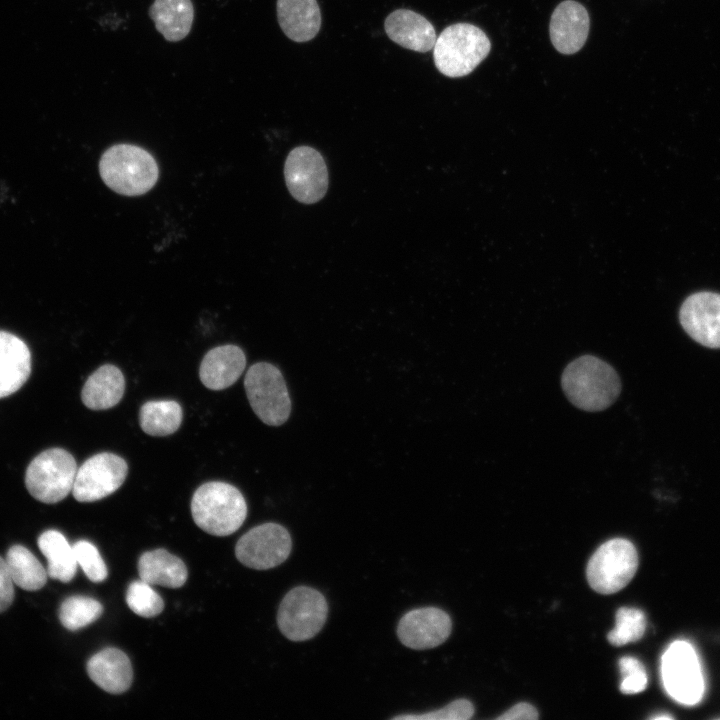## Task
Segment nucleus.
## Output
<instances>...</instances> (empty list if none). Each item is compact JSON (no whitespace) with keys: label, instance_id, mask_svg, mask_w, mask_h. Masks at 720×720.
<instances>
[{"label":"nucleus","instance_id":"1","mask_svg":"<svg viewBox=\"0 0 720 720\" xmlns=\"http://www.w3.org/2000/svg\"><path fill=\"white\" fill-rule=\"evenodd\" d=\"M561 385L568 400L588 412L610 407L622 387L614 368L593 355H583L570 362L562 373Z\"/></svg>","mask_w":720,"mask_h":720},{"label":"nucleus","instance_id":"2","mask_svg":"<svg viewBox=\"0 0 720 720\" xmlns=\"http://www.w3.org/2000/svg\"><path fill=\"white\" fill-rule=\"evenodd\" d=\"M99 173L104 183L116 193L139 196L154 187L159 168L154 157L140 146L116 144L102 154Z\"/></svg>","mask_w":720,"mask_h":720},{"label":"nucleus","instance_id":"3","mask_svg":"<svg viewBox=\"0 0 720 720\" xmlns=\"http://www.w3.org/2000/svg\"><path fill=\"white\" fill-rule=\"evenodd\" d=\"M191 514L203 531L215 536H228L236 532L246 519L247 504L236 487L212 481L194 492Z\"/></svg>","mask_w":720,"mask_h":720},{"label":"nucleus","instance_id":"4","mask_svg":"<svg viewBox=\"0 0 720 720\" xmlns=\"http://www.w3.org/2000/svg\"><path fill=\"white\" fill-rule=\"evenodd\" d=\"M491 42L479 27L455 23L446 27L433 47L438 71L450 78L470 74L489 54Z\"/></svg>","mask_w":720,"mask_h":720},{"label":"nucleus","instance_id":"5","mask_svg":"<svg viewBox=\"0 0 720 720\" xmlns=\"http://www.w3.org/2000/svg\"><path fill=\"white\" fill-rule=\"evenodd\" d=\"M77 469L76 461L68 451L61 448L47 449L28 465L26 488L38 501L57 503L72 492Z\"/></svg>","mask_w":720,"mask_h":720},{"label":"nucleus","instance_id":"6","mask_svg":"<svg viewBox=\"0 0 720 720\" xmlns=\"http://www.w3.org/2000/svg\"><path fill=\"white\" fill-rule=\"evenodd\" d=\"M661 676L665 691L676 702L692 706L702 700L704 676L696 650L689 642L676 640L668 646L661 659Z\"/></svg>","mask_w":720,"mask_h":720},{"label":"nucleus","instance_id":"7","mask_svg":"<svg viewBox=\"0 0 720 720\" xmlns=\"http://www.w3.org/2000/svg\"><path fill=\"white\" fill-rule=\"evenodd\" d=\"M244 387L254 413L262 422L280 426L287 421L291 401L277 367L267 362L253 364L246 373Z\"/></svg>","mask_w":720,"mask_h":720},{"label":"nucleus","instance_id":"8","mask_svg":"<svg viewBox=\"0 0 720 720\" xmlns=\"http://www.w3.org/2000/svg\"><path fill=\"white\" fill-rule=\"evenodd\" d=\"M327 614L328 604L321 592L312 587L297 586L282 599L277 624L289 640L305 641L322 629Z\"/></svg>","mask_w":720,"mask_h":720},{"label":"nucleus","instance_id":"9","mask_svg":"<svg viewBox=\"0 0 720 720\" xmlns=\"http://www.w3.org/2000/svg\"><path fill=\"white\" fill-rule=\"evenodd\" d=\"M638 568L635 546L622 538L602 544L587 565V580L591 588L601 594H613L623 589Z\"/></svg>","mask_w":720,"mask_h":720},{"label":"nucleus","instance_id":"10","mask_svg":"<svg viewBox=\"0 0 720 720\" xmlns=\"http://www.w3.org/2000/svg\"><path fill=\"white\" fill-rule=\"evenodd\" d=\"M289 532L277 523H264L245 533L235 546V555L244 566L267 570L283 563L290 555Z\"/></svg>","mask_w":720,"mask_h":720},{"label":"nucleus","instance_id":"11","mask_svg":"<svg viewBox=\"0 0 720 720\" xmlns=\"http://www.w3.org/2000/svg\"><path fill=\"white\" fill-rule=\"evenodd\" d=\"M284 177L291 195L299 202L313 204L328 188V171L322 155L310 146H298L288 154Z\"/></svg>","mask_w":720,"mask_h":720},{"label":"nucleus","instance_id":"12","mask_svg":"<svg viewBox=\"0 0 720 720\" xmlns=\"http://www.w3.org/2000/svg\"><path fill=\"white\" fill-rule=\"evenodd\" d=\"M127 473L122 457L109 452L95 454L77 469L72 494L79 502L103 499L120 488Z\"/></svg>","mask_w":720,"mask_h":720},{"label":"nucleus","instance_id":"13","mask_svg":"<svg viewBox=\"0 0 720 720\" xmlns=\"http://www.w3.org/2000/svg\"><path fill=\"white\" fill-rule=\"evenodd\" d=\"M452 630L450 616L437 607L417 608L399 621L397 636L408 648L424 650L444 643Z\"/></svg>","mask_w":720,"mask_h":720},{"label":"nucleus","instance_id":"14","mask_svg":"<svg viewBox=\"0 0 720 720\" xmlns=\"http://www.w3.org/2000/svg\"><path fill=\"white\" fill-rule=\"evenodd\" d=\"M679 318L693 340L708 348H720V294L703 291L688 296Z\"/></svg>","mask_w":720,"mask_h":720},{"label":"nucleus","instance_id":"15","mask_svg":"<svg viewBox=\"0 0 720 720\" xmlns=\"http://www.w3.org/2000/svg\"><path fill=\"white\" fill-rule=\"evenodd\" d=\"M589 29L590 17L586 8L577 1L565 0L551 15L550 40L561 54H574L584 46Z\"/></svg>","mask_w":720,"mask_h":720},{"label":"nucleus","instance_id":"16","mask_svg":"<svg viewBox=\"0 0 720 720\" xmlns=\"http://www.w3.org/2000/svg\"><path fill=\"white\" fill-rule=\"evenodd\" d=\"M387 36L403 48L425 53L433 49L437 36L431 22L410 9H397L385 19Z\"/></svg>","mask_w":720,"mask_h":720},{"label":"nucleus","instance_id":"17","mask_svg":"<svg viewBox=\"0 0 720 720\" xmlns=\"http://www.w3.org/2000/svg\"><path fill=\"white\" fill-rule=\"evenodd\" d=\"M87 673L97 686L111 694L124 693L133 680L128 656L116 648H106L94 654L87 662Z\"/></svg>","mask_w":720,"mask_h":720},{"label":"nucleus","instance_id":"18","mask_svg":"<svg viewBox=\"0 0 720 720\" xmlns=\"http://www.w3.org/2000/svg\"><path fill=\"white\" fill-rule=\"evenodd\" d=\"M31 373V354L19 337L0 331V398L17 392Z\"/></svg>","mask_w":720,"mask_h":720},{"label":"nucleus","instance_id":"19","mask_svg":"<svg viewBox=\"0 0 720 720\" xmlns=\"http://www.w3.org/2000/svg\"><path fill=\"white\" fill-rule=\"evenodd\" d=\"M245 366V354L238 346H218L204 356L199 368V377L205 387L211 390H223L238 380Z\"/></svg>","mask_w":720,"mask_h":720},{"label":"nucleus","instance_id":"20","mask_svg":"<svg viewBox=\"0 0 720 720\" xmlns=\"http://www.w3.org/2000/svg\"><path fill=\"white\" fill-rule=\"evenodd\" d=\"M277 18L284 34L295 42L312 40L321 27L316 0H277Z\"/></svg>","mask_w":720,"mask_h":720},{"label":"nucleus","instance_id":"21","mask_svg":"<svg viewBox=\"0 0 720 720\" xmlns=\"http://www.w3.org/2000/svg\"><path fill=\"white\" fill-rule=\"evenodd\" d=\"M124 391L125 379L120 369L105 364L88 377L81 391V399L91 410H106L120 402Z\"/></svg>","mask_w":720,"mask_h":720},{"label":"nucleus","instance_id":"22","mask_svg":"<svg viewBox=\"0 0 720 720\" xmlns=\"http://www.w3.org/2000/svg\"><path fill=\"white\" fill-rule=\"evenodd\" d=\"M138 573L148 584L167 588L182 587L188 576L184 562L165 549L143 553L138 561Z\"/></svg>","mask_w":720,"mask_h":720},{"label":"nucleus","instance_id":"23","mask_svg":"<svg viewBox=\"0 0 720 720\" xmlns=\"http://www.w3.org/2000/svg\"><path fill=\"white\" fill-rule=\"evenodd\" d=\"M149 16L167 41L178 42L192 28L193 4L191 0H155L149 8Z\"/></svg>","mask_w":720,"mask_h":720},{"label":"nucleus","instance_id":"24","mask_svg":"<svg viewBox=\"0 0 720 720\" xmlns=\"http://www.w3.org/2000/svg\"><path fill=\"white\" fill-rule=\"evenodd\" d=\"M38 547L47 559V574L61 582H70L77 571L73 546L57 530H47L38 538Z\"/></svg>","mask_w":720,"mask_h":720},{"label":"nucleus","instance_id":"25","mask_svg":"<svg viewBox=\"0 0 720 720\" xmlns=\"http://www.w3.org/2000/svg\"><path fill=\"white\" fill-rule=\"evenodd\" d=\"M14 585L36 591L47 582V570L35 555L22 545L10 547L5 558Z\"/></svg>","mask_w":720,"mask_h":720},{"label":"nucleus","instance_id":"26","mask_svg":"<svg viewBox=\"0 0 720 720\" xmlns=\"http://www.w3.org/2000/svg\"><path fill=\"white\" fill-rule=\"evenodd\" d=\"M183 412L173 400L148 401L139 412L141 429L151 436H167L178 430Z\"/></svg>","mask_w":720,"mask_h":720},{"label":"nucleus","instance_id":"27","mask_svg":"<svg viewBox=\"0 0 720 720\" xmlns=\"http://www.w3.org/2000/svg\"><path fill=\"white\" fill-rule=\"evenodd\" d=\"M103 613L101 603L91 597L71 596L59 608V620L68 630L76 631L96 621Z\"/></svg>","mask_w":720,"mask_h":720},{"label":"nucleus","instance_id":"28","mask_svg":"<svg viewBox=\"0 0 720 720\" xmlns=\"http://www.w3.org/2000/svg\"><path fill=\"white\" fill-rule=\"evenodd\" d=\"M646 630L644 613L636 608L621 607L615 617V627L608 633V641L614 646L636 642Z\"/></svg>","mask_w":720,"mask_h":720},{"label":"nucleus","instance_id":"29","mask_svg":"<svg viewBox=\"0 0 720 720\" xmlns=\"http://www.w3.org/2000/svg\"><path fill=\"white\" fill-rule=\"evenodd\" d=\"M128 607L138 616L152 618L159 615L164 609V602L160 595L143 580L133 581L126 592Z\"/></svg>","mask_w":720,"mask_h":720},{"label":"nucleus","instance_id":"30","mask_svg":"<svg viewBox=\"0 0 720 720\" xmlns=\"http://www.w3.org/2000/svg\"><path fill=\"white\" fill-rule=\"evenodd\" d=\"M73 550L77 564L91 582L100 583L107 578L106 564L96 546L87 540H80L73 545Z\"/></svg>","mask_w":720,"mask_h":720},{"label":"nucleus","instance_id":"31","mask_svg":"<svg viewBox=\"0 0 720 720\" xmlns=\"http://www.w3.org/2000/svg\"><path fill=\"white\" fill-rule=\"evenodd\" d=\"M474 714L472 703L466 699H457L445 707L423 714H404L393 717L401 720H467Z\"/></svg>","mask_w":720,"mask_h":720},{"label":"nucleus","instance_id":"32","mask_svg":"<svg viewBox=\"0 0 720 720\" xmlns=\"http://www.w3.org/2000/svg\"><path fill=\"white\" fill-rule=\"evenodd\" d=\"M622 676L620 691L624 694H637L645 690L648 677L643 664L634 657H622L619 660Z\"/></svg>","mask_w":720,"mask_h":720},{"label":"nucleus","instance_id":"33","mask_svg":"<svg viewBox=\"0 0 720 720\" xmlns=\"http://www.w3.org/2000/svg\"><path fill=\"white\" fill-rule=\"evenodd\" d=\"M14 600V582L5 559L0 557V613L7 610Z\"/></svg>","mask_w":720,"mask_h":720},{"label":"nucleus","instance_id":"34","mask_svg":"<svg viewBox=\"0 0 720 720\" xmlns=\"http://www.w3.org/2000/svg\"><path fill=\"white\" fill-rule=\"evenodd\" d=\"M538 712L529 703H518L497 717L500 720H535Z\"/></svg>","mask_w":720,"mask_h":720},{"label":"nucleus","instance_id":"35","mask_svg":"<svg viewBox=\"0 0 720 720\" xmlns=\"http://www.w3.org/2000/svg\"><path fill=\"white\" fill-rule=\"evenodd\" d=\"M652 719H654V720L673 719V716H671V715H669V714H660V715H655V716H653Z\"/></svg>","mask_w":720,"mask_h":720}]
</instances>
